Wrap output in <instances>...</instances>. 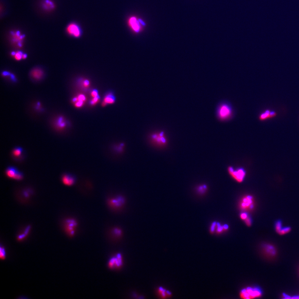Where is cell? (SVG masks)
<instances>
[{"label":"cell","instance_id":"cell-11","mask_svg":"<svg viewBox=\"0 0 299 299\" xmlns=\"http://www.w3.org/2000/svg\"><path fill=\"white\" fill-rule=\"evenodd\" d=\"M277 115V113L275 111L270 109H266L258 116V119L260 121H265L275 117Z\"/></svg>","mask_w":299,"mask_h":299},{"label":"cell","instance_id":"cell-2","mask_svg":"<svg viewBox=\"0 0 299 299\" xmlns=\"http://www.w3.org/2000/svg\"><path fill=\"white\" fill-rule=\"evenodd\" d=\"M232 109L229 104L224 103L220 105L217 109V114L220 120H226L232 116Z\"/></svg>","mask_w":299,"mask_h":299},{"label":"cell","instance_id":"cell-34","mask_svg":"<svg viewBox=\"0 0 299 299\" xmlns=\"http://www.w3.org/2000/svg\"><path fill=\"white\" fill-rule=\"evenodd\" d=\"M26 55H25V54H23V58H23V59H25V58H26Z\"/></svg>","mask_w":299,"mask_h":299},{"label":"cell","instance_id":"cell-12","mask_svg":"<svg viewBox=\"0 0 299 299\" xmlns=\"http://www.w3.org/2000/svg\"><path fill=\"white\" fill-rule=\"evenodd\" d=\"M62 180L63 184L66 185L71 186L73 185L75 183L76 178L72 174H65L63 175Z\"/></svg>","mask_w":299,"mask_h":299},{"label":"cell","instance_id":"cell-7","mask_svg":"<svg viewBox=\"0 0 299 299\" xmlns=\"http://www.w3.org/2000/svg\"><path fill=\"white\" fill-rule=\"evenodd\" d=\"M228 170L231 176L239 183L243 182L246 175V172L243 168H239L235 170L232 167H230Z\"/></svg>","mask_w":299,"mask_h":299},{"label":"cell","instance_id":"cell-25","mask_svg":"<svg viewBox=\"0 0 299 299\" xmlns=\"http://www.w3.org/2000/svg\"><path fill=\"white\" fill-rule=\"evenodd\" d=\"M282 228H282V222L280 220L277 221L275 224V229L276 232L278 234Z\"/></svg>","mask_w":299,"mask_h":299},{"label":"cell","instance_id":"cell-31","mask_svg":"<svg viewBox=\"0 0 299 299\" xmlns=\"http://www.w3.org/2000/svg\"><path fill=\"white\" fill-rule=\"evenodd\" d=\"M206 186L203 185L201 186L200 187H199L198 190L200 192H204V191L206 190Z\"/></svg>","mask_w":299,"mask_h":299},{"label":"cell","instance_id":"cell-27","mask_svg":"<svg viewBox=\"0 0 299 299\" xmlns=\"http://www.w3.org/2000/svg\"><path fill=\"white\" fill-rule=\"evenodd\" d=\"M23 173L19 171L14 179L16 180H21L23 179Z\"/></svg>","mask_w":299,"mask_h":299},{"label":"cell","instance_id":"cell-19","mask_svg":"<svg viewBox=\"0 0 299 299\" xmlns=\"http://www.w3.org/2000/svg\"><path fill=\"white\" fill-rule=\"evenodd\" d=\"M30 230L31 226H27L26 228H25V230L24 231V232H23V234H21L19 235L18 236L17 238V240H19V241H21V240H23L29 234L30 232Z\"/></svg>","mask_w":299,"mask_h":299},{"label":"cell","instance_id":"cell-28","mask_svg":"<svg viewBox=\"0 0 299 299\" xmlns=\"http://www.w3.org/2000/svg\"><path fill=\"white\" fill-rule=\"evenodd\" d=\"M245 222L246 223V225L248 226H251L252 224V221L251 220V218L249 217H248L245 220H244Z\"/></svg>","mask_w":299,"mask_h":299},{"label":"cell","instance_id":"cell-26","mask_svg":"<svg viewBox=\"0 0 299 299\" xmlns=\"http://www.w3.org/2000/svg\"><path fill=\"white\" fill-rule=\"evenodd\" d=\"M12 55H15V57L17 60H20L21 58H23V54L21 52H18L16 53H12Z\"/></svg>","mask_w":299,"mask_h":299},{"label":"cell","instance_id":"cell-3","mask_svg":"<svg viewBox=\"0 0 299 299\" xmlns=\"http://www.w3.org/2000/svg\"><path fill=\"white\" fill-rule=\"evenodd\" d=\"M150 140L153 145L157 147H163L167 144L166 137L163 132L153 134L150 137Z\"/></svg>","mask_w":299,"mask_h":299},{"label":"cell","instance_id":"cell-21","mask_svg":"<svg viewBox=\"0 0 299 299\" xmlns=\"http://www.w3.org/2000/svg\"><path fill=\"white\" fill-rule=\"evenodd\" d=\"M6 255L7 254H6V249L4 247V246L1 244V247H0V257H1V260H4L6 259Z\"/></svg>","mask_w":299,"mask_h":299},{"label":"cell","instance_id":"cell-14","mask_svg":"<svg viewBox=\"0 0 299 299\" xmlns=\"http://www.w3.org/2000/svg\"><path fill=\"white\" fill-rule=\"evenodd\" d=\"M157 295L161 298H167L171 296V292L162 287H159L157 290Z\"/></svg>","mask_w":299,"mask_h":299},{"label":"cell","instance_id":"cell-29","mask_svg":"<svg viewBox=\"0 0 299 299\" xmlns=\"http://www.w3.org/2000/svg\"><path fill=\"white\" fill-rule=\"evenodd\" d=\"M99 99L100 97L99 96H98L95 97H93V99L90 102V103H91V105H94V104H95L99 102Z\"/></svg>","mask_w":299,"mask_h":299},{"label":"cell","instance_id":"cell-18","mask_svg":"<svg viewBox=\"0 0 299 299\" xmlns=\"http://www.w3.org/2000/svg\"><path fill=\"white\" fill-rule=\"evenodd\" d=\"M18 171H19L15 167H9L6 169V173L8 177L14 179Z\"/></svg>","mask_w":299,"mask_h":299},{"label":"cell","instance_id":"cell-1","mask_svg":"<svg viewBox=\"0 0 299 299\" xmlns=\"http://www.w3.org/2000/svg\"><path fill=\"white\" fill-rule=\"evenodd\" d=\"M262 294V291L260 288L248 287L240 292V296L242 299H254L260 298Z\"/></svg>","mask_w":299,"mask_h":299},{"label":"cell","instance_id":"cell-13","mask_svg":"<svg viewBox=\"0 0 299 299\" xmlns=\"http://www.w3.org/2000/svg\"><path fill=\"white\" fill-rule=\"evenodd\" d=\"M263 249L267 256L273 257L276 255L277 252L275 248L272 245L264 244L263 247Z\"/></svg>","mask_w":299,"mask_h":299},{"label":"cell","instance_id":"cell-9","mask_svg":"<svg viewBox=\"0 0 299 299\" xmlns=\"http://www.w3.org/2000/svg\"><path fill=\"white\" fill-rule=\"evenodd\" d=\"M67 33L68 34L74 38H79L81 36L82 31L79 25L76 23H70L67 27Z\"/></svg>","mask_w":299,"mask_h":299},{"label":"cell","instance_id":"cell-16","mask_svg":"<svg viewBox=\"0 0 299 299\" xmlns=\"http://www.w3.org/2000/svg\"><path fill=\"white\" fill-rule=\"evenodd\" d=\"M116 98L112 93H108L104 97L102 103V106H106L107 104H113L115 102Z\"/></svg>","mask_w":299,"mask_h":299},{"label":"cell","instance_id":"cell-4","mask_svg":"<svg viewBox=\"0 0 299 299\" xmlns=\"http://www.w3.org/2000/svg\"><path fill=\"white\" fill-rule=\"evenodd\" d=\"M128 24L133 32L137 33H140L142 30L143 27L145 25L143 21L134 16L129 18Z\"/></svg>","mask_w":299,"mask_h":299},{"label":"cell","instance_id":"cell-20","mask_svg":"<svg viewBox=\"0 0 299 299\" xmlns=\"http://www.w3.org/2000/svg\"><path fill=\"white\" fill-rule=\"evenodd\" d=\"M42 74H42V71L40 70H38V69L34 70L31 72V76L34 78L37 79H40V78L42 77Z\"/></svg>","mask_w":299,"mask_h":299},{"label":"cell","instance_id":"cell-6","mask_svg":"<svg viewBox=\"0 0 299 299\" xmlns=\"http://www.w3.org/2000/svg\"><path fill=\"white\" fill-rule=\"evenodd\" d=\"M77 221L74 219H67L64 222V229L66 232L70 237H74L77 227Z\"/></svg>","mask_w":299,"mask_h":299},{"label":"cell","instance_id":"cell-33","mask_svg":"<svg viewBox=\"0 0 299 299\" xmlns=\"http://www.w3.org/2000/svg\"><path fill=\"white\" fill-rule=\"evenodd\" d=\"M83 85L84 86H85V87H88V86H89V81L88 80L85 81H84V82Z\"/></svg>","mask_w":299,"mask_h":299},{"label":"cell","instance_id":"cell-15","mask_svg":"<svg viewBox=\"0 0 299 299\" xmlns=\"http://www.w3.org/2000/svg\"><path fill=\"white\" fill-rule=\"evenodd\" d=\"M23 149L19 147H16L12 151V156L14 159L20 160L23 158Z\"/></svg>","mask_w":299,"mask_h":299},{"label":"cell","instance_id":"cell-32","mask_svg":"<svg viewBox=\"0 0 299 299\" xmlns=\"http://www.w3.org/2000/svg\"><path fill=\"white\" fill-rule=\"evenodd\" d=\"M91 96L93 97H97L98 96V91L96 90H93L92 92H91Z\"/></svg>","mask_w":299,"mask_h":299},{"label":"cell","instance_id":"cell-8","mask_svg":"<svg viewBox=\"0 0 299 299\" xmlns=\"http://www.w3.org/2000/svg\"><path fill=\"white\" fill-rule=\"evenodd\" d=\"M125 203L123 197L118 196L108 199V204L110 208L114 209H119L123 207Z\"/></svg>","mask_w":299,"mask_h":299},{"label":"cell","instance_id":"cell-22","mask_svg":"<svg viewBox=\"0 0 299 299\" xmlns=\"http://www.w3.org/2000/svg\"><path fill=\"white\" fill-rule=\"evenodd\" d=\"M112 233H113L114 235L116 237H120L122 234V231L119 228H115L112 231Z\"/></svg>","mask_w":299,"mask_h":299},{"label":"cell","instance_id":"cell-10","mask_svg":"<svg viewBox=\"0 0 299 299\" xmlns=\"http://www.w3.org/2000/svg\"><path fill=\"white\" fill-rule=\"evenodd\" d=\"M254 199L252 196L247 195L243 198L240 203V207L243 210H252L254 207Z\"/></svg>","mask_w":299,"mask_h":299},{"label":"cell","instance_id":"cell-30","mask_svg":"<svg viewBox=\"0 0 299 299\" xmlns=\"http://www.w3.org/2000/svg\"><path fill=\"white\" fill-rule=\"evenodd\" d=\"M248 217H249V215H248V214L246 212L242 213L240 215V218L243 220H245Z\"/></svg>","mask_w":299,"mask_h":299},{"label":"cell","instance_id":"cell-23","mask_svg":"<svg viewBox=\"0 0 299 299\" xmlns=\"http://www.w3.org/2000/svg\"><path fill=\"white\" fill-rule=\"evenodd\" d=\"M44 6L46 9H51L54 7L53 4L49 0H47L44 3Z\"/></svg>","mask_w":299,"mask_h":299},{"label":"cell","instance_id":"cell-17","mask_svg":"<svg viewBox=\"0 0 299 299\" xmlns=\"http://www.w3.org/2000/svg\"><path fill=\"white\" fill-rule=\"evenodd\" d=\"M227 229L228 227L227 226H221L220 225V224H219V223H212V225L211 226V230L212 232H214V231H216V232L220 233L222 232L224 230H225Z\"/></svg>","mask_w":299,"mask_h":299},{"label":"cell","instance_id":"cell-5","mask_svg":"<svg viewBox=\"0 0 299 299\" xmlns=\"http://www.w3.org/2000/svg\"><path fill=\"white\" fill-rule=\"evenodd\" d=\"M123 265V256L120 253L116 254L111 257L108 262V266L112 270H117L121 269Z\"/></svg>","mask_w":299,"mask_h":299},{"label":"cell","instance_id":"cell-24","mask_svg":"<svg viewBox=\"0 0 299 299\" xmlns=\"http://www.w3.org/2000/svg\"><path fill=\"white\" fill-rule=\"evenodd\" d=\"M291 228L290 227H283L278 234L280 235H283L290 232L291 231Z\"/></svg>","mask_w":299,"mask_h":299}]
</instances>
